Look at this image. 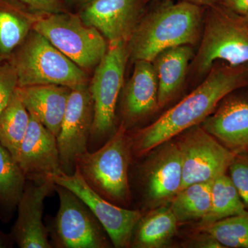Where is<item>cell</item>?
Here are the masks:
<instances>
[{"mask_svg":"<svg viewBox=\"0 0 248 248\" xmlns=\"http://www.w3.org/2000/svg\"><path fill=\"white\" fill-rule=\"evenodd\" d=\"M248 84V67L213 68L203 82L151 125L130 134L133 155H147L165 142L200 125L230 93Z\"/></svg>","mask_w":248,"mask_h":248,"instance_id":"obj_1","label":"cell"},{"mask_svg":"<svg viewBox=\"0 0 248 248\" xmlns=\"http://www.w3.org/2000/svg\"><path fill=\"white\" fill-rule=\"evenodd\" d=\"M203 6L168 1L138 22L127 42L129 58L152 62L166 49L195 45L203 32Z\"/></svg>","mask_w":248,"mask_h":248,"instance_id":"obj_2","label":"cell"},{"mask_svg":"<svg viewBox=\"0 0 248 248\" xmlns=\"http://www.w3.org/2000/svg\"><path fill=\"white\" fill-rule=\"evenodd\" d=\"M132 157L131 138L122 122L103 146L81 155L76 168L99 195L119 206L128 208L132 198L129 178Z\"/></svg>","mask_w":248,"mask_h":248,"instance_id":"obj_3","label":"cell"},{"mask_svg":"<svg viewBox=\"0 0 248 248\" xmlns=\"http://www.w3.org/2000/svg\"><path fill=\"white\" fill-rule=\"evenodd\" d=\"M9 62L17 73L18 87L54 84L72 89L87 84L84 69L32 29Z\"/></svg>","mask_w":248,"mask_h":248,"instance_id":"obj_4","label":"cell"},{"mask_svg":"<svg viewBox=\"0 0 248 248\" xmlns=\"http://www.w3.org/2000/svg\"><path fill=\"white\" fill-rule=\"evenodd\" d=\"M198 51L191 68L198 76H205L217 60L232 66L248 63V27L239 16L216 4L208 6Z\"/></svg>","mask_w":248,"mask_h":248,"instance_id":"obj_5","label":"cell"},{"mask_svg":"<svg viewBox=\"0 0 248 248\" xmlns=\"http://www.w3.org/2000/svg\"><path fill=\"white\" fill-rule=\"evenodd\" d=\"M129 58L127 42L110 43L90 86L94 108L89 144L104 143L115 133V110Z\"/></svg>","mask_w":248,"mask_h":248,"instance_id":"obj_6","label":"cell"},{"mask_svg":"<svg viewBox=\"0 0 248 248\" xmlns=\"http://www.w3.org/2000/svg\"><path fill=\"white\" fill-rule=\"evenodd\" d=\"M32 29L82 69L97 66L108 48L99 31L73 15L46 14L35 21Z\"/></svg>","mask_w":248,"mask_h":248,"instance_id":"obj_7","label":"cell"},{"mask_svg":"<svg viewBox=\"0 0 248 248\" xmlns=\"http://www.w3.org/2000/svg\"><path fill=\"white\" fill-rule=\"evenodd\" d=\"M55 191L60 207L47 227L53 248L111 247L108 235L89 206L74 192L55 183Z\"/></svg>","mask_w":248,"mask_h":248,"instance_id":"obj_8","label":"cell"},{"mask_svg":"<svg viewBox=\"0 0 248 248\" xmlns=\"http://www.w3.org/2000/svg\"><path fill=\"white\" fill-rule=\"evenodd\" d=\"M174 139L182 156L181 190L197 183L211 182L226 174L236 155L201 125L187 129Z\"/></svg>","mask_w":248,"mask_h":248,"instance_id":"obj_9","label":"cell"},{"mask_svg":"<svg viewBox=\"0 0 248 248\" xmlns=\"http://www.w3.org/2000/svg\"><path fill=\"white\" fill-rule=\"evenodd\" d=\"M150 156L140 168V186L143 202L151 209L169 205L182 186V161L174 139L150 152Z\"/></svg>","mask_w":248,"mask_h":248,"instance_id":"obj_10","label":"cell"},{"mask_svg":"<svg viewBox=\"0 0 248 248\" xmlns=\"http://www.w3.org/2000/svg\"><path fill=\"white\" fill-rule=\"evenodd\" d=\"M53 180L74 192L89 206L104 227L114 247H131L134 230L143 215L140 210L119 206L106 200L91 187L77 168L73 174L62 173Z\"/></svg>","mask_w":248,"mask_h":248,"instance_id":"obj_11","label":"cell"},{"mask_svg":"<svg viewBox=\"0 0 248 248\" xmlns=\"http://www.w3.org/2000/svg\"><path fill=\"white\" fill-rule=\"evenodd\" d=\"M94 108L87 84L72 88L57 137L62 172L72 174L77 161L89 151Z\"/></svg>","mask_w":248,"mask_h":248,"instance_id":"obj_12","label":"cell"},{"mask_svg":"<svg viewBox=\"0 0 248 248\" xmlns=\"http://www.w3.org/2000/svg\"><path fill=\"white\" fill-rule=\"evenodd\" d=\"M17 161L27 181L42 184L62 174L57 138L30 115Z\"/></svg>","mask_w":248,"mask_h":248,"instance_id":"obj_13","label":"cell"},{"mask_svg":"<svg viewBox=\"0 0 248 248\" xmlns=\"http://www.w3.org/2000/svg\"><path fill=\"white\" fill-rule=\"evenodd\" d=\"M142 6V0H91L81 10L80 19L109 43L128 42L140 22Z\"/></svg>","mask_w":248,"mask_h":248,"instance_id":"obj_14","label":"cell"},{"mask_svg":"<svg viewBox=\"0 0 248 248\" xmlns=\"http://www.w3.org/2000/svg\"><path fill=\"white\" fill-rule=\"evenodd\" d=\"M234 92L200 125L234 155L245 154L248 153V93Z\"/></svg>","mask_w":248,"mask_h":248,"instance_id":"obj_15","label":"cell"},{"mask_svg":"<svg viewBox=\"0 0 248 248\" xmlns=\"http://www.w3.org/2000/svg\"><path fill=\"white\" fill-rule=\"evenodd\" d=\"M55 190V182L48 180L42 184L27 181L18 203L17 221L12 237L21 248H51L48 228L43 221L45 202Z\"/></svg>","mask_w":248,"mask_h":248,"instance_id":"obj_16","label":"cell"},{"mask_svg":"<svg viewBox=\"0 0 248 248\" xmlns=\"http://www.w3.org/2000/svg\"><path fill=\"white\" fill-rule=\"evenodd\" d=\"M135 62L122 102V123L127 128L159 109L158 81L153 63L145 60Z\"/></svg>","mask_w":248,"mask_h":248,"instance_id":"obj_17","label":"cell"},{"mask_svg":"<svg viewBox=\"0 0 248 248\" xmlns=\"http://www.w3.org/2000/svg\"><path fill=\"white\" fill-rule=\"evenodd\" d=\"M17 91L29 114L57 138L71 88L60 85H36L17 87Z\"/></svg>","mask_w":248,"mask_h":248,"instance_id":"obj_18","label":"cell"},{"mask_svg":"<svg viewBox=\"0 0 248 248\" xmlns=\"http://www.w3.org/2000/svg\"><path fill=\"white\" fill-rule=\"evenodd\" d=\"M195 55L192 46H178L163 50L151 62L158 81L159 109L169 104L182 89Z\"/></svg>","mask_w":248,"mask_h":248,"instance_id":"obj_19","label":"cell"},{"mask_svg":"<svg viewBox=\"0 0 248 248\" xmlns=\"http://www.w3.org/2000/svg\"><path fill=\"white\" fill-rule=\"evenodd\" d=\"M178 224L169 205L151 209L146 215H142L135 227L131 248L166 247L177 236Z\"/></svg>","mask_w":248,"mask_h":248,"instance_id":"obj_20","label":"cell"},{"mask_svg":"<svg viewBox=\"0 0 248 248\" xmlns=\"http://www.w3.org/2000/svg\"><path fill=\"white\" fill-rule=\"evenodd\" d=\"M16 0H0V58H10L32 30V24Z\"/></svg>","mask_w":248,"mask_h":248,"instance_id":"obj_21","label":"cell"},{"mask_svg":"<svg viewBox=\"0 0 248 248\" xmlns=\"http://www.w3.org/2000/svg\"><path fill=\"white\" fill-rule=\"evenodd\" d=\"M27 179L16 160L0 143V217L9 219L22 197Z\"/></svg>","mask_w":248,"mask_h":248,"instance_id":"obj_22","label":"cell"},{"mask_svg":"<svg viewBox=\"0 0 248 248\" xmlns=\"http://www.w3.org/2000/svg\"><path fill=\"white\" fill-rule=\"evenodd\" d=\"M247 211L228 173L222 174L212 182L210 211L199 221L198 228Z\"/></svg>","mask_w":248,"mask_h":248,"instance_id":"obj_23","label":"cell"},{"mask_svg":"<svg viewBox=\"0 0 248 248\" xmlns=\"http://www.w3.org/2000/svg\"><path fill=\"white\" fill-rule=\"evenodd\" d=\"M212 182L197 183L178 192L169 204L178 223L200 221L208 215L211 205Z\"/></svg>","mask_w":248,"mask_h":248,"instance_id":"obj_24","label":"cell"},{"mask_svg":"<svg viewBox=\"0 0 248 248\" xmlns=\"http://www.w3.org/2000/svg\"><path fill=\"white\" fill-rule=\"evenodd\" d=\"M29 121L30 114L16 89L9 104L0 115V143L16 160L27 133Z\"/></svg>","mask_w":248,"mask_h":248,"instance_id":"obj_25","label":"cell"},{"mask_svg":"<svg viewBox=\"0 0 248 248\" xmlns=\"http://www.w3.org/2000/svg\"><path fill=\"white\" fill-rule=\"evenodd\" d=\"M198 230L210 233L223 248H248V210Z\"/></svg>","mask_w":248,"mask_h":248,"instance_id":"obj_26","label":"cell"},{"mask_svg":"<svg viewBox=\"0 0 248 248\" xmlns=\"http://www.w3.org/2000/svg\"><path fill=\"white\" fill-rule=\"evenodd\" d=\"M228 174L236 187L246 210H248V156L235 155L228 170Z\"/></svg>","mask_w":248,"mask_h":248,"instance_id":"obj_27","label":"cell"},{"mask_svg":"<svg viewBox=\"0 0 248 248\" xmlns=\"http://www.w3.org/2000/svg\"><path fill=\"white\" fill-rule=\"evenodd\" d=\"M18 87L17 73L9 62L0 64V115Z\"/></svg>","mask_w":248,"mask_h":248,"instance_id":"obj_28","label":"cell"},{"mask_svg":"<svg viewBox=\"0 0 248 248\" xmlns=\"http://www.w3.org/2000/svg\"><path fill=\"white\" fill-rule=\"evenodd\" d=\"M27 9L43 13L45 14L61 13L60 0H16Z\"/></svg>","mask_w":248,"mask_h":248,"instance_id":"obj_29","label":"cell"},{"mask_svg":"<svg viewBox=\"0 0 248 248\" xmlns=\"http://www.w3.org/2000/svg\"><path fill=\"white\" fill-rule=\"evenodd\" d=\"M198 233L191 240L190 247L199 248H223L217 240L210 233L203 230H199Z\"/></svg>","mask_w":248,"mask_h":248,"instance_id":"obj_30","label":"cell"},{"mask_svg":"<svg viewBox=\"0 0 248 248\" xmlns=\"http://www.w3.org/2000/svg\"><path fill=\"white\" fill-rule=\"evenodd\" d=\"M231 12L240 17L248 16V0H223Z\"/></svg>","mask_w":248,"mask_h":248,"instance_id":"obj_31","label":"cell"},{"mask_svg":"<svg viewBox=\"0 0 248 248\" xmlns=\"http://www.w3.org/2000/svg\"><path fill=\"white\" fill-rule=\"evenodd\" d=\"M180 1H187L192 4L199 5L201 6H210L216 4L219 0H180Z\"/></svg>","mask_w":248,"mask_h":248,"instance_id":"obj_32","label":"cell"},{"mask_svg":"<svg viewBox=\"0 0 248 248\" xmlns=\"http://www.w3.org/2000/svg\"><path fill=\"white\" fill-rule=\"evenodd\" d=\"M6 246H7V240L4 234L0 232V248H6Z\"/></svg>","mask_w":248,"mask_h":248,"instance_id":"obj_33","label":"cell"},{"mask_svg":"<svg viewBox=\"0 0 248 248\" xmlns=\"http://www.w3.org/2000/svg\"><path fill=\"white\" fill-rule=\"evenodd\" d=\"M241 19H242L243 22H244L248 27V16H246V17H241Z\"/></svg>","mask_w":248,"mask_h":248,"instance_id":"obj_34","label":"cell"},{"mask_svg":"<svg viewBox=\"0 0 248 248\" xmlns=\"http://www.w3.org/2000/svg\"><path fill=\"white\" fill-rule=\"evenodd\" d=\"M245 154L247 155H248V153H245Z\"/></svg>","mask_w":248,"mask_h":248,"instance_id":"obj_35","label":"cell"}]
</instances>
